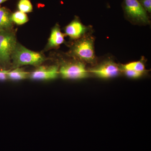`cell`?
<instances>
[{
  "label": "cell",
  "instance_id": "obj_3",
  "mask_svg": "<svg viewBox=\"0 0 151 151\" xmlns=\"http://www.w3.org/2000/svg\"><path fill=\"white\" fill-rule=\"evenodd\" d=\"M124 9L126 17L132 24L146 25L150 23L147 12L138 0H124Z\"/></svg>",
  "mask_w": 151,
  "mask_h": 151
},
{
  "label": "cell",
  "instance_id": "obj_2",
  "mask_svg": "<svg viewBox=\"0 0 151 151\" xmlns=\"http://www.w3.org/2000/svg\"><path fill=\"white\" fill-rule=\"evenodd\" d=\"M14 68L24 65L40 66L46 58L39 52L29 50L21 45L17 43L12 56Z\"/></svg>",
  "mask_w": 151,
  "mask_h": 151
},
{
  "label": "cell",
  "instance_id": "obj_16",
  "mask_svg": "<svg viewBox=\"0 0 151 151\" xmlns=\"http://www.w3.org/2000/svg\"><path fill=\"white\" fill-rule=\"evenodd\" d=\"M141 5L145 9L146 12L151 13V0H141Z\"/></svg>",
  "mask_w": 151,
  "mask_h": 151
},
{
  "label": "cell",
  "instance_id": "obj_10",
  "mask_svg": "<svg viewBox=\"0 0 151 151\" xmlns=\"http://www.w3.org/2000/svg\"><path fill=\"white\" fill-rule=\"evenodd\" d=\"M12 14L5 8H0V30L11 29L13 24Z\"/></svg>",
  "mask_w": 151,
  "mask_h": 151
},
{
  "label": "cell",
  "instance_id": "obj_12",
  "mask_svg": "<svg viewBox=\"0 0 151 151\" xmlns=\"http://www.w3.org/2000/svg\"><path fill=\"white\" fill-rule=\"evenodd\" d=\"M143 60L137 61H134L127 63L125 65H122L121 67L122 70H130L144 72L145 71V64L143 62Z\"/></svg>",
  "mask_w": 151,
  "mask_h": 151
},
{
  "label": "cell",
  "instance_id": "obj_9",
  "mask_svg": "<svg viewBox=\"0 0 151 151\" xmlns=\"http://www.w3.org/2000/svg\"><path fill=\"white\" fill-rule=\"evenodd\" d=\"M65 35L60 31L58 25H56L52 30L50 37L49 39L47 47L54 48L60 46L64 41Z\"/></svg>",
  "mask_w": 151,
  "mask_h": 151
},
{
  "label": "cell",
  "instance_id": "obj_6",
  "mask_svg": "<svg viewBox=\"0 0 151 151\" xmlns=\"http://www.w3.org/2000/svg\"><path fill=\"white\" fill-rule=\"evenodd\" d=\"M121 67L113 60H105L89 70V72L100 78H109L118 76L122 71Z\"/></svg>",
  "mask_w": 151,
  "mask_h": 151
},
{
  "label": "cell",
  "instance_id": "obj_1",
  "mask_svg": "<svg viewBox=\"0 0 151 151\" xmlns=\"http://www.w3.org/2000/svg\"><path fill=\"white\" fill-rule=\"evenodd\" d=\"M94 39L90 34L77 40L73 45L70 54L82 62L93 63L97 60L94 49Z\"/></svg>",
  "mask_w": 151,
  "mask_h": 151
},
{
  "label": "cell",
  "instance_id": "obj_19",
  "mask_svg": "<svg viewBox=\"0 0 151 151\" xmlns=\"http://www.w3.org/2000/svg\"><path fill=\"white\" fill-rule=\"evenodd\" d=\"M0 8H1V7H0Z\"/></svg>",
  "mask_w": 151,
  "mask_h": 151
},
{
  "label": "cell",
  "instance_id": "obj_15",
  "mask_svg": "<svg viewBox=\"0 0 151 151\" xmlns=\"http://www.w3.org/2000/svg\"><path fill=\"white\" fill-rule=\"evenodd\" d=\"M128 77L132 78H138L140 77L143 75L144 72H139L135 70H122Z\"/></svg>",
  "mask_w": 151,
  "mask_h": 151
},
{
  "label": "cell",
  "instance_id": "obj_7",
  "mask_svg": "<svg viewBox=\"0 0 151 151\" xmlns=\"http://www.w3.org/2000/svg\"><path fill=\"white\" fill-rule=\"evenodd\" d=\"M90 27L84 25L78 19H75L65 28V34L72 40L79 39L89 34Z\"/></svg>",
  "mask_w": 151,
  "mask_h": 151
},
{
  "label": "cell",
  "instance_id": "obj_13",
  "mask_svg": "<svg viewBox=\"0 0 151 151\" xmlns=\"http://www.w3.org/2000/svg\"><path fill=\"white\" fill-rule=\"evenodd\" d=\"M11 17L13 22H14L17 24H24L28 21L27 15L20 11H17L12 14Z\"/></svg>",
  "mask_w": 151,
  "mask_h": 151
},
{
  "label": "cell",
  "instance_id": "obj_4",
  "mask_svg": "<svg viewBox=\"0 0 151 151\" xmlns=\"http://www.w3.org/2000/svg\"><path fill=\"white\" fill-rule=\"evenodd\" d=\"M17 44L16 37L10 30H0V64H8Z\"/></svg>",
  "mask_w": 151,
  "mask_h": 151
},
{
  "label": "cell",
  "instance_id": "obj_14",
  "mask_svg": "<svg viewBox=\"0 0 151 151\" xmlns=\"http://www.w3.org/2000/svg\"><path fill=\"white\" fill-rule=\"evenodd\" d=\"M18 7L19 10L24 13L31 12L32 11V4L29 0H20Z\"/></svg>",
  "mask_w": 151,
  "mask_h": 151
},
{
  "label": "cell",
  "instance_id": "obj_8",
  "mask_svg": "<svg viewBox=\"0 0 151 151\" xmlns=\"http://www.w3.org/2000/svg\"><path fill=\"white\" fill-rule=\"evenodd\" d=\"M59 70L56 65L40 66L30 73L29 78L33 80H51L57 78Z\"/></svg>",
  "mask_w": 151,
  "mask_h": 151
},
{
  "label": "cell",
  "instance_id": "obj_18",
  "mask_svg": "<svg viewBox=\"0 0 151 151\" xmlns=\"http://www.w3.org/2000/svg\"><path fill=\"white\" fill-rule=\"evenodd\" d=\"M7 1H8V0H0V4L4 2H5Z\"/></svg>",
  "mask_w": 151,
  "mask_h": 151
},
{
  "label": "cell",
  "instance_id": "obj_17",
  "mask_svg": "<svg viewBox=\"0 0 151 151\" xmlns=\"http://www.w3.org/2000/svg\"><path fill=\"white\" fill-rule=\"evenodd\" d=\"M8 70H0V80H4L7 79V73Z\"/></svg>",
  "mask_w": 151,
  "mask_h": 151
},
{
  "label": "cell",
  "instance_id": "obj_11",
  "mask_svg": "<svg viewBox=\"0 0 151 151\" xmlns=\"http://www.w3.org/2000/svg\"><path fill=\"white\" fill-rule=\"evenodd\" d=\"M29 74L22 68H16L12 71L8 70L7 73V78L12 80H23L29 78Z\"/></svg>",
  "mask_w": 151,
  "mask_h": 151
},
{
  "label": "cell",
  "instance_id": "obj_5",
  "mask_svg": "<svg viewBox=\"0 0 151 151\" xmlns=\"http://www.w3.org/2000/svg\"><path fill=\"white\" fill-rule=\"evenodd\" d=\"M59 73L63 78L69 79H82L89 76L85 64L79 60L65 63L60 68Z\"/></svg>",
  "mask_w": 151,
  "mask_h": 151
}]
</instances>
